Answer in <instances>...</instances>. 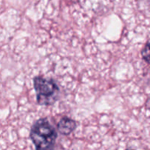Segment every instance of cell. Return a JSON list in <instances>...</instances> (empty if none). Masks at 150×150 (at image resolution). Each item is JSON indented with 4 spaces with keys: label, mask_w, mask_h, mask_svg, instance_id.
Returning <instances> with one entry per match:
<instances>
[{
    "label": "cell",
    "mask_w": 150,
    "mask_h": 150,
    "mask_svg": "<svg viewBox=\"0 0 150 150\" xmlns=\"http://www.w3.org/2000/svg\"><path fill=\"white\" fill-rule=\"evenodd\" d=\"M76 127V122L72 119L64 117L59 121L57 124V130L61 134L68 136L73 133Z\"/></svg>",
    "instance_id": "cell-3"
},
{
    "label": "cell",
    "mask_w": 150,
    "mask_h": 150,
    "mask_svg": "<svg viewBox=\"0 0 150 150\" xmlns=\"http://www.w3.org/2000/svg\"><path fill=\"white\" fill-rule=\"evenodd\" d=\"M33 85L37 101L40 105H51L58 100L59 88L53 79L36 76L33 79Z\"/></svg>",
    "instance_id": "cell-2"
},
{
    "label": "cell",
    "mask_w": 150,
    "mask_h": 150,
    "mask_svg": "<svg viewBox=\"0 0 150 150\" xmlns=\"http://www.w3.org/2000/svg\"><path fill=\"white\" fill-rule=\"evenodd\" d=\"M127 150H135V149H127Z\"/></svg>",
    "instance_id": "cell-6"
},
{
    "label": "cell",
    "mask_w": 150,
    "mask_h": 150,
    "mask_svg": "<svg viewBox=\"0 0 150 150\" xmlns=\"http://www.w3.org/2000/svg\"><path fill=\"white\" fill-rule=\"evenodd\" d=\"M142 57L143 59L148 64H150V40L145 44L144 47L142 50Z\"/></svg>",
    "instance_id": "cell-4"
},
{
    "label": "cell",
    "mask_w": 150,
    "mask_h": 150,
    "mask_svg": "<svg viewBox=\"0 0 150 150\" xmlns=\"http://www.w3.org/2000/svg\"><path fill=\"white\" fill-rule=\"evenodd\" d=\"M30 139L36 150H52L57 139V132L48 119H39L32 126Z\"/></svg>",
    "instance_id": "cell-1"
},
{
    "label": "cell",
    "mask_w": 150,
    "mask_h": 150,
    "mask_svg": "<svg viewBox=\"0 0 150 150\" xmlns=\"http://www.w3.org/2000/svg\"><path fill=\"white\" fill-rule=\"evenodd\" d=\"M146 105H147V107H149L150 108V98H149L147 100V103H146Z\"/></svg>",
    "instance_id": "cell-5"
}]
</instances>
